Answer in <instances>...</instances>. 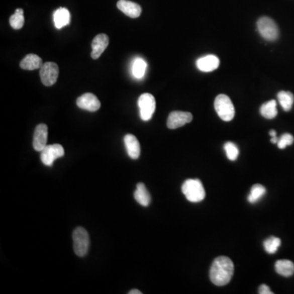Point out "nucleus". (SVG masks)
<instances>
[{
	"label": "nucleus",
	"mask_w": 294,
	"mask_h": 294,
	"mask_svg": "<svg viewBox=\"0 0 294 294\" xmlns=\"http://www.w3.org/2000/svg\"><path fill=\"white\" fill-rule=\"evenodd\" d=\"M234 274V263L229 257H218L210 269V279L217 286H224L231 281Z\"/></svg>",
	"instance_id": "f257e3e1"
},
{
	"label": "nucleus",
	"mask_w": 294,
	"mask_h": 294,
	"mask_svg": "<svg viewBox=\"0 0 294 294\" xmlns=\"http://www.w3.org/2000/svg\"><path fill=\"white\" fill-rule=\"evenodd\" d=\"M181 190L185 198L189 202L198 203L205 197V190L199 179H188L183 183Z\"/></svg>",
	"instance_id": "f03ea898"
},
{
	"label": "nucleus",
	"mask_w": 294,
	"mask_h": 294,
	"mask_svg": "<svg viewBox=\"0 0 294 294\" xmlns=\"http://www.w3.org/2000/svg\"><path fill=\"white\" fill-rule=\"evenodd\" d=\"M214 107L218 116L223 121H231L235 117V107L231 99L225 94H220L216 97Z\"/></svg>",
	"instance_id": "7ed1b4c3"
},
{
	"label": "nucleus",
	"mask_w": 294,
	"mask_h": 294,
	"mask_svg": "<svg viewBox=\"0 0 294 294\" xmlns=\"http://www.w3.org/2000/svg\"><path fill=\"white\" fill-rule=\"evenodd\" d=\"M74 251L78 257H84L89 248V235L83 227H77L73 232Z\"/></svg>",
	"instance_id": "20e7f679"
},
{
	"label": "nucleus",
	"mask_w": 294,
	"mask_h": 294,
	"mask_svg": "<svg viewBox=\"0 0 294 294\" xmlns=\"http://www.w3.org/2000/svg\"><path fill=\"white\" fill-rule=\"evenodd\" d=\"M257 30L260 35L269 41H274L279 37V28L274 20L263 17L257 21Z\"/></svg>",
	"instance_id": "39448f33"
},
{
	"label": "nucleus",
	"mask_w": 294,
	"mask_h": 294,
	"mask_svg": "<svg viewBox=\"0 0 294 294\" xmlns=\"http://www.w3.org/2000/svg\"><path fill=\"white\" fill-rule=\"evenodd\" d=\"M140 117L143 121H149L155 113L156 103L155 98L150 93H143L138 99Z\"/></svg>",
	"instance_id": "423d86ee"
},
{
	"label": "nucleus",
	"mask_w": 294,
	"mask_h": 294,
	"mask_svg": "<svg viewBox=\"0 0 294 294\" xmlns=\"http://www.w3.org/2000/svg\"><path fill=\"white\" fill-rule=\"evenodd\" d=\"M64 154H65V150H64L63 146L60 144H53V145L45 146V148L41 151L40 158H41L42 163H44V165L51 167L53 162L56 159L63 157Z\"/></svg>",
	"instance_id": "0eeeda50"
},
{
	"label": "nucleus",
	"mask_w": 294,
	"mask_h": 294,
	"mask_svg": "<svg viewBox=\"0 0 294 294\" xmlns=\"http://www.w3.org/2000/svg\"><path fill=\"white\" fill-rule=\"evenodd\" d=\"M40 78L42 83L45 86L50 87L57 82L58 78L59 68L57 64L54 62H46L40 68Z\"/></svg>",
	"instance_id": "6e6552de"
},
{
	"label": "nucleus",
	"mask_w": 294,
	"mask_h": 294,
	"mask_svg": "<svg viewBox=\"0 0 294 294\" xmlns=\"http://www.w3.org/2000/svg\"><path fill=\"white\" fill-rule=\"evenodd\" d=\"M193 120V116L189 112L185 111H172L168 116L167 126L170 129H176L189 124Z\"/></svg>",
	"instance_id": "1a4fd4ad"
},
{
	"label": "nucleus",
	"mask_w": 294,
	"mask_h": 294,
	"mask_svg": "<svg viewBox=\"0 0 294 294\" xmlns=\"http://www.w3.org/2000/svg\"><path fill=\"white\" fill-rule=\"evenodd\" d=\"M48 132V126L45 124H39L35 128L34 139H33V146L36 151L41 152L47 146Z\"/></svg>",
	"instance_id": "9d476101"
},
{
	"label": "nucleus",
	"mask_w": 294,
	"mask_h": 294,
	"mask_svg": "<svg viewBox=\"0 0 294 294\" xmlns=\"http://www.w3.org/2000/svg\"><path fill=\"white\" fill-rule=\"evenodd\" d=\"M76 104L80 109L95 112L100 109L101 103L94 94L87 92L77 98Z\"/></svg>",
	"instance_id": "9b49d317"
},
{
	"label": "nucleus",
	"mask_w": 294,
	"mask_h": 294,
	"mask_svg": "<svg viewBox=\"0 0 294 294\" xmlns=\"http://www.w3.org/2000/svg\"><path fill=\"white\" fill-rule=\"evenodd\" d=\"M109 44V37L106 34H99L94 38L91 43V57L92 59H98L106 50Z\"/></svg>",
	"instance_id": "f8f14e48"
},
{
	"label": "nucleus",
	"mask_w": 294,
	"mask_h": 294,
	"mask_svg": "<svg viewBox=\"0 0 294 294\" xmlns=\"http://www.w3.org/2000/svg\"><path fill=\"white\" fill-rule=\"evenodd\" d=\"M117 8L129 18H138L142 13V7L129 0H119Z\"/></svg>",
	"instance_id": "ddd939ff"
},
{
	"label": "nucleus",
	"mask_w": 294,
	"mask_h": 294,
	"mask_svg": "<svg viewBox=\"0 0 294 294\" xmlns=\"http://www.w3.org/2000/svg\"><path fill=\"white\" fill-rule=\"evenodd\" d=\"M220 65V61L214 55H207L199 58L196 61V65L199 70L203 72H211L218 69Z\"/></svg>",
	"instance_id": "4468645a"
},
{
	"label": "nucleus",
	"mask_w": 294,
	"mask_h": 294,
	"mask_svg": "<svg viewBox=\"0 0 294 294\" xmlns=\"http://www.w3.org/2000/svg\"><path fill=\"white\" fill-rule=\"evenodd\" d=\"M127 153L131 159H137L141 155V146L137 137L133 134H127L124 138Z\"/></svg>",
	"instance_id": "2eb2a0df"
},
{
	"label": "nucleus",
	"mask_w": 294,
	"mask_h": 294,
	"mask_svg": "<svg viewBox=\"0 0 294 294\" xmlns=\"http://www.w3.org/2000/svg\"><path fill=\"white\" fill-rule=\"evenodd\" d=\"M43 65V61L42 59L36 54L26 55L25 58L22 59L20 66L23 70H37L42 67Z\"/></svg>",
	"instance_id": "dca6fc26"
},
{
	"label": "nucleus",
	"mask_w": 294,
	"mask_h": 294,
	"mask_svg": "<svg viewBox=\"0 0 294 294\" xmlns=\"http://www.w3.org/2000/svg\"><path fill=\"white\" fill-rule=\"evenodd\" d=\"M134 198L139 205H142L144 207H147L150 205L151 200L150 194L143 183L137 184V189L134 192Z\"/></svg>",
	"instance_id": "f3484780"
},
{
	"label": "nucleus",
	"mask_w": 294,
	"mask_h": 294,
	"mask_svg": "<svg viewBox=\"0 0 294 294\" xmlns=\"http://www.w3.org/2000/svg\"><path fill=\"white\" fill-rule=\"evenodd\" d=\"M55 26L57 29H61L64 26L70 24V13L65 8H60L53 14Z\"/></svg>",
	"instance_id": "a211bd4d"
},
{
	"label": "nucleus",
	"mask_w": 294,
	"mask_h": 294,
	"mask_svg": "<svg viewBox=\"0 0 294 294\" xmlns=\"http://www.w3.org/2000/svg\"><path fill=\"white\" fill-rule=\"evenodd\" d=\"M275 270L282 276L290 277L294 274V263L289 260H279L275 262Z\"/></svg>",
	"instance_id": "6ab92c4d"
},
{
	"label": "nucleus",
	"mask_w": 294,
	"mask_h": 294,
	"mask_svg": "<svg viewBox=\"0 0 294 294\" xmlns=\"http://www.w3.org/2000/svg\"><path fill=\"white\" fill-rule=\"evenodd\" d=\"M276 102L274 100H270V102L265 103L260 108V113L264 118L268 120H272L276 117L278 111H277Z\"/></svg>",
	"instance_id": "aec40b11"
},
{
	"label": "nucleus",
	"mask_w": 294,
	"mask_h": 294,
	"mask_svg": "<svg viewBox=\"0 0 294 294\" xmlns=\"http://www.w3.org/2000/svg\"><path fill=\"white\" fill-rule=\"evenodd\" d=\"M147 64L144 59L141 57H137L133 61V65H132V71H133V76L137 79L143 78L144 75L146 74Z\"/></svg>",
	"instance_id": "412c9836"
},
{
	"label": "nucleus",
	"mask_w": 294,
	"mask_h": 294,
	"mask_svg": "<svg viewBox=\"0 0 294 294\" xmlns=\"http://www.w3.org/2000/svg\"><path fill=\"white\" fill-rule=\"evenodd\" d=\"M277 96H278L279 104L283 108V111H289L290 110L292 109L294 103V96L292 92L281 91L278 93Z\"/></svg>",
	"instance_id": "4be33fe9"
},
{
	"label": "nucleus",
	"mask_w": 294,
	"mask_h": 294,
	"mask_svg": "<svg viewBox=\"0 0 294 294\" xmlns=\"http://www.w3.org/2000/svg\"><path fill=\"white\" fill-rule=\"evenodd\" d=\"M266 189L263 185L260 184L253 185L251 188L250 194H248V201L251 204H255L261 200V197L266 194Z\"/></svg>",
	"instance_id": "5701e85b"
},
{
	"label": "nucleus",
	"mask_w": 294,
	"mask_h": 294,
	"mask_svg": "<svg viewBox=\"0 0 294 294\" xmlns=\"http://www.w3.org/2000/svg\"><path fill=\"white\" fill-rule=\"evenodd\" d=\"M9 23L11 25L12 27L15 30H19V29L22 28V26H24L25 23L23 9H17L15 13L9 19Z\"/></svg>",
	"instance_id": "b1692460"
},
{
	"label": "nucleus",
	"mask_w": 294,
	"mask_h": 294,
	"mask_svg": "<svg viewBox=\"0 0 294 294\" xmlns=\"http://www.w3.org/2000/svg\"><path fill=\"white\" fill-rule=\"evenodd\" d=\"M280 239L271 236L264 241V248L268 253L272 254V253H276L280 246Z\"/></svg>",
	"instance_id": "393cba45"
},
{
	"label": "nucleus",
	"mask_w": 294,
	"mask_h": 294,
	"mask_svg": "<svg viewBox=\"0 0 294 294\" xmlns=\"http://www.w3.org/2000/svg\"><path fill=\"white\" fill-rule=\"evenodd\" d=\"M225 151L227 154V158H228L231 161H234L237 159L240 154V150L238 148L237 146L233 142H227L224 146Z\"/></svg>",
	"instance_id": "a878e982"
},
{
	"label": "nucleus",
	"mask_w": 294,
	"mask_h": 294,
	"mask_svg": "<svg viewBox=\"0 0 294 294\" xmlns=\"http://www.w3.org/2000/svg\"><path fill=\"white\" fill-rule=\"evenodd\" d=\"M294 142V137L289 133H284L281 136L279 141L277 142L279 149H284L287 146H291Z\"/></svg>",
	"instance_id": "bb28decb"
},
{
	"label": "nucleus",
	"mask_w": 294,
	"mask_h": 294,
	"mask_svg": "<svg viewBox=\"0 0 294 294\" xmlns=\"http://www.w3.org/2000/svg\"><path fill=\"white\" fill-rule=\"evenodd\" d=\"M258 292L260 294H273L272 291L266 284H261L259 287V289H258Z\"/></svg>",
	"instance_id": "cd10ccee"
},
{
	"label": "nucleus",
	"mask_w": 294,
	"mask_h": 294,
	"mask_svg": "<svg viewBox=\"0 0 294 294\" xmlns=\"http://www.w3.org/2000/svg\"><path fill=\"white\" fill-rule=\"evenodd\" d=\"M129 294H142V292L139 290L137 289H132L131 291H129Z\"/></svg>",
	"instance_id": "c85d7f7f"
},
{
	"label": "nucleus",
	"mask_w": 294,
	"mask_h": 294,
	"mask_svg": "<svg viewBox=\"0 0 294 294\" xmlns=\"http://www.w3.org/2000/svg\"><path fill=\"white\" fill-rule=\"evenodd\" d=\"M279 141V138H277V137H273L270 140V142H272V143H277Z\"/></svg>",
	"instance_id": "c756f323"
},
{
	"label": "nucleus",
	"mask_w": 294,
	"mask_h": 294,
	"mask_svg": "<svg viewBox=\"0 0 294 294\" xmlns=\"http://www.w3.org/2000/svg\"><path fill=\"white\" fill-rule=\"evenodd\" d=\"M270 135L271 137H276V132L274 130H270Z\"/></svg>",
	"instance_id": "7c9ffc66"
}]
</instances>
